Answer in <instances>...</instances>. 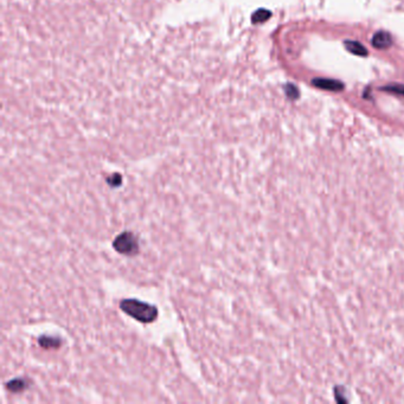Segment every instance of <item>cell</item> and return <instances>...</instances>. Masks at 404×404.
<instances>
[{"label": "cell", "mask_w": 404, "mask_h": 404, "mask_svg": "<svg viewBox=\"0 0 404 404\" xmlns=\"http://www.w3.org/2000/svg\"><path fill=\"white\" fill-rule=\"evenodd\" d=\"M120 308L125 312L127 316L132 317L133 319L140 323L149 324L154 321L158 317V310L153 305L147 302L140 301L138 299H126L120 304Z\"/></svg>", "instance_id": "1"}, {"label": "cell", "mask_w": 404, "mask_h": 404, "mask_svg": "<svg viewBox=\"0 0 404 404\" xmlns=\"http://www.w3.org/2000/svg\"><path fill=\"white\" fill-rule=\"evenodd\" d=\"M6 388L7 390L11 391V393H21L27 388V382L23 380V378H14V380L9 381L8 383H6Z\"/></svg>", "instance_id": "6"}, {"label": "cell", "mask_w": 404, "mask_h": 404, "mask_svg": "<svg viewBox=\"0 0 404 404\" xmlns=\"http://www.w3.org/2000/svg\"><path fill=\"white\" fill-rule=\"evenodd\" d=\"M345 46H346V49H348L350 52L355 53V55H357V56H367L368 55V50L365 49V47L358 42H353V40H346Z\"/></svg>", "instance_id": "7"}, {"label": "cell", "mask_w": 404, "mask_h": 404, "mask_svg": "<svg viewBox=\"0 0 404 404\" xmlns=\"http://www.w3.org/2000/svg\"><path fill=\"white\" fill-rule=\"evenodd\" d=\"M113 247L117 253L126 256H133L139 253L138 238L130 231H125L122 234H120L114 240Z\"/></svg>", "instance_id": "2"}, {"label": "cell", "mask_w": 404, "mask_h": 404, "mask_svg": "<svg viewBox=\"0 0 404 404\" xmlns=\"http://www.w3.org/2000/svg\"><path fill=\"white\" fill-rule=\"evenodd\" d=\"M382 89L386 91H390V93L404 95V85H387V87H384Z\"/></svg>", "instance_id": "9"}, {"label": "cell", "mask_w": 404, "mask_h": 404, "mask_svg": "<svg viewBox=\"0 0 404 404\" xmlns=\"http://www.w3.org/2000/svg\"><path fill=\"white\" fill-rule=\"evenodd\" d=\"M60 340L57 337L42 336L39 338V345L45 350H57L60 348Z\"/></svg>", "instance_id": "5"}, {"label": "cell", "mask_w": 404, "mask_h": 404, "mask_svg": "<svg viewBox=\"0 0 404 404\" xmlns=\"http://www.w3.org/2000/svg\"><path fill=\"white\" fill-rule=\"evenodd\" d=\"M107 183L109 184L110 186L117 187V186H120L121 184H122V177H121L120 174H117V173L116 174H112V176H110L107 179Z\"/></svg>", "instance_id": "8"}, {"label": "cell", "mask_w": 404, "mask_h": 404, "mask_svg": "<svg viewBox=\"0 0 404 404\" xmlns=\"http://www.w3.org/2000/svg\"><path fill=\"white\" fill-rule=\"evenodd\" d=\"M393 44V38L386 31H380V32L375 33L374 38H372V45L377 49H387V47L391 46Z\"/></svg>", "instance_id": "4"}, {"label": "cell", "mask_w": 404, "mask_h": 404, "mask_svg": "<svg viewBox=\"0 0 404 404\" xmlns=\"http://www.w3.org/2000/svg\"><path fill=\"white\" fill-rule=\"evenodd\" d=\"M316 87L324 89V90H330V91H337V90H343L344 88V84L342 82L336 81V79H330V78H316L312 81Z\"/></svg>", "instance_id": "3"}]
</instances>
